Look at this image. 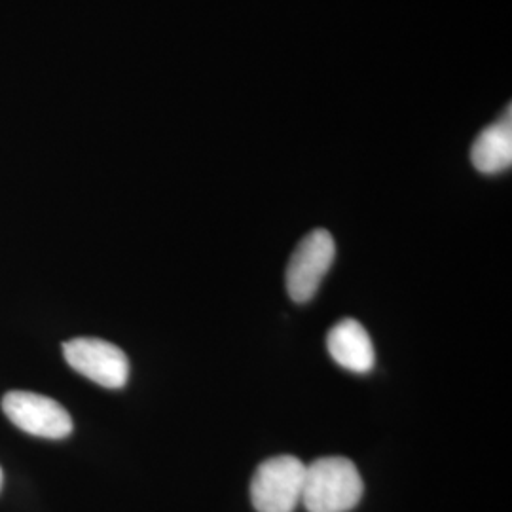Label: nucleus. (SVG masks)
I'll return each instance as SVG.
<instances>
[{"mask_svg": "<svg viewBox=\"0 0 512 512\" xmlns=\"http://www.w3.org/2000/svg\"><path fill=\"white\" fill-rule=\"evenodd\" d=\"M363 478L353 461L330 456L306 465L302 503L308 512H349L363 497Z\"/></svg>", "mask_w": 512, "mask_h": 512, "instance_id": "nucleus-1", "label": "nucleus"}, {"mask_svg": "<svg viewBox=\"0 0 512 512\" xmlns=\"http://www.w3.org/2000/svg\"><path fill=\"white\" fill-rule=\"evenodd\" d=\"M306 465L294 456H275L258 465L251 501L258 512H294L302 503Z\"/></svg>", "mask_w": 512, "mask_h": 512, "instance_id": "nucleus-2", "label": "nucleus"}, {"mask_svg": "<svg viewBox=\"0 0 512 512\" xmlns=\"http://www.w3.org/2000/svg\"><path fill=\"white\" fill-rule=\"evenodd\" d=\"M336 256L330 232L317 228L298 243L287 266V291L296 304H306L317 294Z\"/></svg>", "mask_w": 512, "mask_h": 512, "instance_id": "nucleus-3", "label": "nucleus"}, {"mask_svg": "<svg viewBox=\"0 0 512 512\" xmlns=\"http://www.w3.org/2000/svg\"><path fill=\"white\" fill-rule=\"evenodd\" d=\"M2 410L16 427L33 437L61 440L73 433V420L69 412L44 395L10 391L2 399Z\"/></svg>", "mask_w": 512, "mask_h": 512, "instance_id": "nucleus-4", "label": "nucleus"}, {"mask_svg": "<svg viewBox=\"0 0 512 512\" xmlns=\"http://www.w3.org/2000/svg\"><path fill=\"white\" fill-rule=\"evenodd\" d=\"M69 366L84 378L107 389L128 384L129 361L118 346L99 338H73L63 344Z\"/></svg>", "mask_w": 512, "mask_h": 512, "instance_id": "nucleus-5", "label": "nucleus"}, {"mask_svg": "<svg viewBox=\"0 0 512 512\" xmlns=\"http://www.w3.org/2000/svg\"><path fill=\"white\" fill-rule=\"evenodd\" d=\"M330 357L346 370L366 374L374 368V346L365 327L357 319H342L327 336Z\"/></svg>", "mask_w": 512, "mask_h": 512, "instance_id": "nucleus-6", "label": "nucleus"}, {"mask_svg": "<svg viewBox=\"0 0 512 512\" xmlns=\"http://www.w3.org/2000/svg\"><path fill=\"white\" fill-rule=\"evenodd\" d=\"M471 162L484 175H497L512 164L511 107L476 137L471 148Z\"/></svg>", "mask_w": 512, "mask_h": 512, "instance_id": "nucleus-7", "label": "nucleus"}, {"mask_svg": "<svg viewBox=\"0 0 512 512\" xmlns=\"http://www.w3.org/2000/svg\"><path fill=\"white\" fill-rule=\"evenodd\" d=\"M0 488H2V469H0Z\"/></svg>", "mask_w": 512, "mask_h": 512, "instance_id": "nucleus-8", "label": "nucleus"}]
</instances>
